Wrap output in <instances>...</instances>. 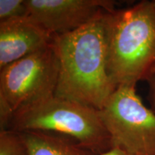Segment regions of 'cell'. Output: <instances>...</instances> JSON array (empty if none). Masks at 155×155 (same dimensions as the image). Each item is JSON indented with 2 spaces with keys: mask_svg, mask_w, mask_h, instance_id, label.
Segmentation results:
<instances>
[{
  "mask_svg": "<svg viewBox=\"0 0 155 155\" xmlns=\"http://www.w3.org/2000/svg\"><path fill=\"white\" fill-rule=\"evenodd\" d=\"M15 111L8 101L0 94V131L9 129Z\"/></svg>",
  "mask_w": 155,
  "mask_h": 155,
  "instance_id": "8fae6325",
  "label": "cell"
},
{
  "mask_svg": "<svg viewBox=\"0 0 155 155\" xmlns=\"http://www.w3.org/2000/svg\"><path fill=\"white\" fill-rule=\"evenodd\" d=\"M28 17L51 36L81 28L101 12H112L109 0H25Z\"/></svg>",
  "mask_w": 155,
  "mask_h": 155,
  "instance_id": "8992f818",
  "label": "cell"
},
{
  "mask_svg": "<svg viewBox=\"0 0 155 155\" xmlns=\"http://www.w3.org/2000/svg\"><path fill=\"white\" fill-rule=\"evenodd\" d=\"M9 129L66 136L99 155L112 148L98 110L55 94L15 111Z\"/></svg>",
  "mask_w": 155,
  "mask_h": 155,
  "instance_id": "3957f363",
  "label": "cell"
},
{
  "mask_svg": "<svg viewBox=\"0 0 155 155\" xmlns=\"http://www.w3.org/2000/svg\"><path fill=\"white\" fill-rule=\"evenodd\" d=\"M147 81L150 86V101L153 108V111L155 112V69L151 73Z\"/></svg>",
  "mask_w": 155,
  "mask_h": 155,
  "instance_id": "7c38bea8",
  "label": "cell"
},
{
  "mask_svg": "<svg viewBox=\"0 0 155 155\" xmlns=\"http://www.w3.org/2000/svg\"><path fill=\"white\" fill-rule=\"evenodd\" d=\"M28 16L25 0H0V22Z\"/></svg>",
  "mask_w": 155,
  "mask_h": 155,
  "instance_id": "30bf717a",
  "label": "cell"
},
{
  "mask_svg": "<svg viewBox=\"0 0 155 155\" xmlns=\"http://www.w3.org/2000/svg\"><path fill=\"white\" fill-rule=\"evenodd\" d=\"M98 111L112 148L155 155V112L143 104L136 86H118Z\"/></svg>",
  "mask_w": 155,
  "mask_h": 155,
  "instance_id": "277c9868",
  "label": "cell"
},
{
  "mask_svg": "<svg viewBox=\"0 0 155 155\" xmlns=\"http://www.w3.org/2000/svg\"><path fill=\"white\" fill-rule=\"evenodd\" d=\"M52 39L28 16L0 22V70L47 48Z\"/></svg>",
  "mask_w": 155,
  "mask_h": 155,
  "instance_id": "52a82bcc",
  "label": "cell"
},
{
  "mask_svg": "<svg viewBox=\"0 0 155 155\" xmlns=\"http://www.w3.org/2000/svg\"><path fill=\"white\" fill-rule=\"evenodd\" d=\"M59 63L52 45L0 70V94L15 112L55 94Z\"/></svg>",
  "mask_w": 155,
  "mask_h": 155,
  "instance_id": "5b68a950",
  "label": "cell"
},
{
  "mask_svg": "<svg viewBox=\"0 0 155 155\" xmlns=\"http://www.w3.org/2000/svg\"><path fill=\"white\" fill-rule=\"evenodd\" d=\"M101 155H132L129 153L124 152V151L120 150L119 148H111L107 152L103 153Z\"/></svg>",
  "mask_w": 155,
  "mask_h": 155,
  "instance_id": "4fadbf2b",
  "label": "cell"
},
{
  "mask_svg": "<svg viewBox=\"0 0 155 155\" xmlns=\"http://www.w3.org/2000/svg\"><path fill=\"white\" fill-rule=\"evenodd\" d=\"M0 155H29L22 133L12 129L0 131Z\"/></svg>",
  "mask_w": 155,
  "mask_h": 155,
  "instance_id": "9c48e42d",
  "label": "cell"
},
{
  "mask_svg": "<svg viewBox=\"0 0 155 155\" xmlns=\"http://www.w3.org/2000/svg\"><path fill=\"white\" fill-rule=\"evenodd\" d=\"M20 133L29 155H99L66 136L40 131Z\"/></svg>",
  "mask_w": 155,
  "mask_h": 155,
  "instance_id": "ba28073f",
  "label": "cell"
},
{
  "mask_svg": "<svg viewBox=\"0 0 155 155\" xmlns=\"http://www.w3.org/2000/svg\"><path fill=\"white\" fill-rule=\"evenodd\" d=\"M107 67L116 87L136 86L155 69V1L106 15Z\"/></svg>",
  "mask_w": 155,
  "mask_h": 155,
  "instance_id": "7a4b0ae2",
  "label": "cell"
},
{
  "mask_svg": "<svg viewBox=\"0 0 155 155\" xmlns=\"http://www.w3.org/2000/svg\"><path fill=\"white\" fill-rule=\"evenodd\" d=\"M107 12L77 30L53 36L59 63L55 96L100 110L117 88L107 67Z\"/></svg>",
  "mask_w": 155,
  "mask_h": 155,
  "instance_id": "6da1fadb",
  "label": "cell"
}]
</instances>
